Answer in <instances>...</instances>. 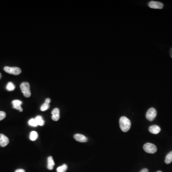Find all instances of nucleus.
Here are the masks:
<instances>
[{"mask_svg":"<svg viewBox=\"0 0 172 172\" xmlns=\"http://www.w3.org/2000/svg\"><path fill=\"white\" fill-rule=\"evenodd\" d=\"M119 123L120 128L123 132L126 133L130 130L131 127V122L128 118L125 116L121 117L120 118Z\"/></svg>","mask_w":172,"mask_h":172,"instance_id":"f257e3e1","label":"nucleus"},{"mask_svg":"<svg viewBox=\"0 0 172 172\" xmlns=\"http://www.w3.org/2000/svg\"><path fill=\"white\" fill-rule=\"evenodd\" d=\"M20 89L25 97L29 98L31 96L30 84L28 82H24L22 83L20 85Z\"/></svg>","mask_w":172,"mask_h":172,"instance_id":"f03ea898","label":"nucleus"},{"mask_svg":"<svg viewBox=\"0 0 172 172\" xmlns=\"http://www.w3.org/2000/svg\"><path fill=\"white\" fill-rule=\"evenodd\" d=\"M143 148L145 152L149 154H154L157 151L156 146L151 143H145L143 145Z\"/></svg>","mask_w":172,"mask_h":172,"instance_id":"7ed1b4c3","label":"nucleus"},{"mask_svg":"<svg viewBox=\"0 0 172 172\" xmlns=\"http://www.w3.org/2000/svg\"><path fill=\"white\" fill-rule=\"evenodd\" d=\"M4 70L6 73L14 75H18L22 72L21 69L18 67H5Z\"/></svg>","mask_w":172,"mask_h":172,"instance_id":"20e7f679","label":"nucleus"},{"mask_svg":"<svg viewBox=\"0 0 172 172\" xmlns=\"http://www.w3.org/2000/svg\"><path fill=\"white\" fill-rule=\"evenodd\" d=\"M157 116V111L154 108H151L148 110L146 113V118L149 121H153Z\"/></svg>","mask_w":172,"mask_h":172,"instance_id":"39448f33","label":"nucleus"},{"mask_svg":"<svg viewBox=\"0 0 172 172\" xmlns=\"http://www.w3.org/2000/svg\"><path fill=\"white\" fill-rule=\"evenodd\" d=\"M148 6L153 9H161L164 7V4L159 1H151L148 3Z\"/></svg>","mask_w":172,"mask_h":172,"instance_id":"423d86ee","label":"nucleus"},{"mask_svg":"<svg viewBox=\"0 0 172 172\" xmlns=\"http://www.w3.org/2000/svg\"><path fill=\"white\" fill-rule=\"evenodd\" d=\"M9 143V139L4 134H0V146L4 147Z\"/></svg>","mask_w":172,"mask_h":172,"instance_id":"0eeeda50","label":"nucleus"},{"mask_svg":"<svg viewBox=\"0 0 172 172\" xmlns=\"http://www.w3.org/2000/svg\"><path fill=\"white\" fill-rule=\"evenodd\" d=\"M12 104L13 105V108L15 109L16 110H18L20 112H22L23 109L21 107V105L22 104V102L19 100H14L12 102Z\"/></svg>","mask_w":172,"mask_h":172,"instance_id":"6e6552de","label":"nucleus"},{"mask_svg":"<svg viewBox=\"0 0 172 172\" xmlns=\"http://www.w3.org/2000/svg\"><path fill=\"white\" fill-rule=\"evenodd\" d=\"M74 138L76 141L78 142H85L88 141V139L86 136L80 133L75 134Z\"/></svg>","mask_w":172,"mask_h":172,"instance_id":"1a4fd4ad","label":"nucleus"},{"mask_svg":"<svg viewBox=\"0 0 172 172\" xmlns=\"http://www.w3.org/2000/svg\"><path fill=\"white\" fill-rule=\"evenodd\" d=\"M52 119L54 121H59L60 118V111L58 108H55L52 111Z\"/></svg>","mask_w":172,"mask_h":172,"instance_id":"9d476101","label":"nucleus"},{"mask_svg":"<svg viewBox=\"0 0 172 172\" xmlns=\"http://www.w3.org/2000/svg\"><path fill=\"white\" fill-rule=\"evenodd\" d=\"M149 132L151 133H153V134H158L160 132L161 128L158 125H152V126L149 127Z\"/></svg>","mask_w":172,"mask_h":172,"instance_id":"9b49d317","label":"nucleus"},{"mask_svg":"<svg viewBox=\"0 0 172 172\" xmlns=\"http://www.w3.org/2000/svg\"><path fill=\"white\" fill-rule=\"evenodd\" d=\"M55 165V162L52 157H48L47 158V169L49 170H52L53 169L54 166Z\"/></svg>","mask_w":172,"mask_h":172,"instance_id":"f8f14e48","label":"nucleus"},{"mask_svg":"<svg viewBox=\"0 0 172 172\" xmlns=\"http://www.w3.org/2000/svg\"><path fill=\"white\" fill-rule=\"evenodd\" d=\"M35 119L38 125L41 126H44V121L43 120L42 116H40V115L37 116V117L35 118Z\"/></svg>","mask_w":172,"mask_h":172,"instance_id":"ddd939ff","label":"nucleus"},{"mask_svg":"<svg viewBox=\"0 0 172 172\" xmlns=\"http://www.w3.org/2000/svg\"><path fill=\"white\" fill-rule=\"evenodd\" d=\"M38 134L37 132L32 131L30 134V139L32 141H35L38 138Z\"/></svg>","mask_w":172,"mask_h":172,"instance_id":"4468645a","label":"nucleus"},{"mask_svg":"<svg viewBox=\"0 0 172 172\" xmlns=\"http://www.w3.org/2000/svg\"><path fill=\"white\" fill-rule=\"evenodd\" d=\"M68 169V166L67 164H63L62 166H59L56 169V172H66Z\"/></svg>","mask_w":172,"mask_h":172,"instance_id":"2eb2a0df","label":"nucleus"},{"mask_svg":"<svg viewBox=\"0 0 172 172\" xmlns=\"http://www.w3.org/2000/svg\"><path fill=\"white\" fill-rule=\"evenodd\" d=\"M172 162V151L170 152L169 154L166 155V159H165V163L166 164H170Z\"/></svg>","mask_w":172,"mask_h":172,"instance_id":"dca6fc26","label":"nucleus"},{"mask_svg":"<svg viewBox=\"0 0 172 172\" xmlns=\"http://www.w3.org/2000/svg\"><path fill=\"white\" fill-rule=\"evenodd\" d=\"M15 89H16V86L12 82H8L6 86L7 90L10 91H13Z\"/></svg>","mask_w":172,"mask_h":172,"instance_id":"f3484780","label":"nucleus"},{"mask_svg":"<svg viewBox=\"0 0 172 172\" xmlns=\"http://www.w3.org/2000/svg\"><path fill=\"white\" fill-rule=\"evenodd\" d=\"M28 124L30 126L33 127H37L38 126L37 121L35 119L32 118L28 121Z\"/></svg>","mask_w":172,"mask_h":172,"instance_id":"a211bd4d","label":"nucleus"},{"mask_svg":"<svg viewBox=\"0 0 172 172\" xmlns=\"http://www.w3.org/2000/svg\"><path fill=\"white\" fill-rule=\"evenodd\" d=\"M49 108V104H48V103H46V102H44V103L41 106V107L40 108V110L41 111H44L48 110V109Z\"/></svg>","mask_w":172,"mask_h":172,"instance_id":"6ab92c4d","label":"nucleus"},{"mask_svg":"<svg viewBox=\"0 0 172 172\" xmlns=\"http://www.w3.org/2000/svg\"><path fill=\"white\" fill-rule=\"evenodd\" d=\"M6 114L4 111H0V121L4 120L6 117Z\"/></svg>","mask_w":172,"mask_h":172,"instance_id":"aec40b11","label":"nucleus"},{"mask_svg":"<svg viewBox=\"0 0 172 172\" xmlns=\"http://www.w3.org/2000/svg\"><path fill=\"white\" fill-rule=\"evenodd\" d=\"M45 102L49 104L51 102V99H50L49 98H47L45 100Z\"/></svg>","mask_w":172,"mask_h":172,"instance_id":"412c9836","label":"nucleus"},{"mask_svg":"<svg viewBox=\"0 0 172 172\" xmlns=\"http://www.w3.org/2000/svg\"><path fill=\"white\" fill-rule=\"evenodd\" d=\"M15 172H25V171L24 169H19L16 170L15 171Z\"/></svg>","mask_w":172,"mask_h":172,"instance_id":"4be33fe9","label":"nucleus"},{"mask_svg":"<svg viewBox=\"0 0 172 172\" xmlns=\"http://www.w3.org/2000/svg\"><path fill=\"white\" fill-rule=\"evenodd\" d=\"M140 172H149V170L147 168H144L142 170V171Z\"/></svg>","mask_w":172,"mask_h":172,"instance_id":"5701e85b","label":"nucleus"},{"mask_svg":"<svg viewBox=\"0 0 172 172\" xmlns=\"http://www.w3.org/2000/svg\"><path fill=\"white\" fill-rule=\"evenodd\" d=\"M170 56H171V57L172 58V48L170 50Z\"/></svg>","mask_w":172,"mask_h":172,"instance_id":"b1692460","label":"nucleus"},{"mask_svg":"<svg viewBox=\"0 0 172 172\" xmlns=\"http://www.w3.org/2000/svg\"><path fill=\"white\" fill-rule=\"evenodd\" d=\"M1 73H0V80L1 79Z\"/></svg>","mask_w":172,"mask_h":172,"instance_id":"393cba45","label":"nucleus"},{"mask_svg":"<svg viewBox=\"0 0 172 172\" xmlns=\"http://www.w3.org/2000/svg\"><path fill=\"white\" fill-rule=\"evenodd\" d=\"M162 172V171H157V172Z\"/></svg>","mask_w":172,"mask_h":172,"instance_id":"a878e982","label":"nucleus"}]
</instances>
